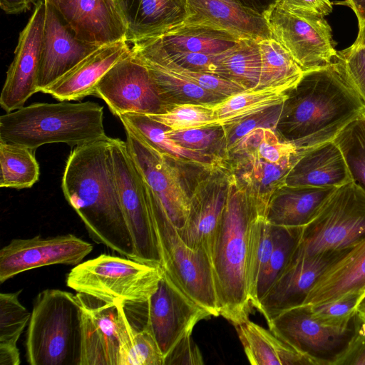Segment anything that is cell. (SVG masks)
<instances>
[{"mask_svg": "<svg viewBox=\"0 0 365 365\" xmlns=\"http://www.w3.org/2000/svg\"><path fill=\"white\" fill-rule=\"evenodd\" d=\"M119 315L118 365H164L163 355L152 334L130 321L124 304L118 303Z\"/></svg>", "mask_w": 365, "mask_h": 365, "instance_id": "obj_35", "label": "cell"}, {"mask_svg": "<svg viewBox=\"0 0 365 365\" xmlns=\"http://www.w3.org/2000/svg\"><path fill=\"white\" fill-rule=\"evenodd\" d=\"M273 3L291 13L320 17L329 15L333 10L330 0H274Z\"/></svg>", "mask_w": 365, "mask_h": 365, "instance_id": "obj_48", "label": "cell"}, {"mask_svg": "<svg viewBox=\"0 0 365 365\" xmlns=\"http://www.w3.org/2000/svg\"><path fill=\"white\" fill-rule=\"evenodd\" d=\"M337 188L284 185L272 198L265 219L275 227H304Z\"/></svg>", "mask_w": 365, "mask_h": 365, "instance_id": "obj_28", "label": "cell"}, {"mask_svg": "<svg viewBox=\"0 0 365 365\" xmlns=\"http://www.w3.org/2000/svg\"><path fill=\"white\" fill-rule=\"evenodd\" d=\"M186 2L188 15L183 26L210 27L242 39L270 38L262 13L237 0H186Z\"/></svg>", "mask_w": 365, "mask_h": 365, "instance_id": "obj_22", "label": "cell"}, {"mask_svg": "<svg viewBox=\"0 0 365 365\" xmlns=\"http://www.w3.org/2000/svg\"><path fill=\"white\" fill-rule=\"evenodd\" d=\"M348 249L314 256L296 250L289 263L259 301L257 309L267 322L285 310L304 304L324 271Z\"/></svg>", "mask_w": 365, "mask_h": 365, "instance_id": "obj_19", "label": "cell"}, {"mask_svg": "<svg viewBox=\"0 0 365 365\" xmlns=\"http://www.w3.org/2000/svg\"><path fill=\"white\" fill-rule=\"evenodd\" d=\"M153 38L167 51L207 54L220 53L242 39L230 33L202 26H183Z\"/></svg>", "mask_w": 365, "mask_h": 365, "instance_id": "obj_31", "label": "cell"}, {"mask_svg": "<svg viewBox=\"0 0 365 365\" xmlns=\"http://www.w3.org/2000/svg\"><path fill=\"white\" fill-rule=\"evenodd\" d=\"M129 128L150 145L175 158L190 162L203 169L226 162L212 154L185 148L168 137L167 128L145 114L125 113L118 116Z\"/></svg>", "mask_w": 365, "mask_h": 365, "instance_id": "obj_30", "label": "cell"}, {"mask_svg": "<svg viewBox=\"0 0 365 365\" xmlns=\"http://www.w3.org/2000/svg\"><path fill=\"white\" fill-rule=\"evenodd\" d=\"M81 41L101 46L126 41L127 23L119 0H43Z\"/></svg>", "mask_w": 365, "mask_h": 365, "instance_id": "obj_18", "label": "cell"}, {"mask_svg": "<svg viewBox=\"0 0 365 365\" xmlns=\"http://www.w3.org/2000/svg\"><path fill=\"white\" fill-rule=\"evenodd\" d=\"M225 163L202 169L192 188L187 220L178 230L188 246L208 255L227 199L231 172Z\"/></svg>", "mask_w": 365, "mask_h": 365, "instance_id": "obj_15", "label": "cell"}, {"mask_svg": "<svg viewBox=\"0 0 365 365\" xmlns=\"http://www.w3.org/2000/svg\"><path fill=\"white\" fill-rule=\"evenodd\" d=\"M364 293H352L330 302L309 305L312 315L324 325L346 328L352 323L358 304Z\"/></svg>", "mask_w": 365, "mask_h": 365, "instance_id": "obj_44", "label": "cell"}, {"mask_svg": "<svg viewBox=\"0 0 365 365\" xmlns=\"http://www.w3.org/2000/svg\"><path fill=\"white\" fill-rule=\"evenodd\" d=\"M243 5L262 13L274 0H237Z\"/></svg>", "mask_w": 365, "mask_h": 365, "instance_id": "obj_53", "label": "cell"}, {"mask_svg": "<svg viewBox=\"0 0 365 365\" xmlns=\"http://www.w3.org/2000/svg\"><path fill=\"white\" fill-rule=\"evenodd\" d=\"M36 0H0L1 9L7 14H18L29 10Z\"/></svg>", "mask_w": 365, "mask_h": 365, "instance_id": "obj_51", "label": "cell"}, {"mask_svg": "<svg viewBox=\"0 0 365 365\" xmlns=\"http://www.w3.org/2000/svg\"><path fill=\"white\" fill-rule=\"evenodd\" d=\"M297 151L292 143L281 140L275 130L262 127L254 129L242 138L229 151L227 158L233 155H249L277 163Z\"/></svg>", "mask_w": 365, "mask_h": 365, "instance_id": "obj_39", "label": "cell"}, {"mask_svg": "<svg viewBox=\"0 0 365 365\" xmlns=\"http://www.w3.org/2000/svg\"><path fill=\"white\" fill-rule=\"evenodd\" d=\"M257 216L259 215L245 189L231 173L227 202L209 256L220 316L232 324L248 319L252 307L247 281V257L250 226Z\"/></svg>", "mask_w": 365, "mask_h": 365, "instance_id": "obj_3", "label": "cell"}, {"mask_svg": "<svg viewBox=\"0 0 365 365\" xmlns=\"http://www.w3.org/2000/svg\"><path fill=\"white\" fill-rule=\"evenodd\" d=\"M162 273L160 265L101 254L76 265L66 283L76 292L125 306L147 302L156 291Z\"/></svg>", "mask_w": 365, "mask_h": 365, "instance_id": "obj_6", "label": "cell"}, {"mask_svg": "<svg viewBox=\"0 0 365 365\" xmlns=\"http://www.w3.org/2000/svg\"><path fill=\"white\" fill-rule=\"evenodd\" d=\"M275 227L265 217L257 216L249 230L247 257V281L253 307L257 306V290L260 276L269 259L274 247Z\"/></svg>", "mask_w": 365, "mask_h": 365, "instance_id": "obj_38", "label": "cell"}, {"mask_svg": "<svg viewBox=\"0 0 365 365\" xmlns=\"http://www.w3.org/2000/svg\"><path fill=\"white\" fill-rule=\"evenodd\" d=\"M31 365H80L81 309L76 294L46 289L34 299L26 335Z\"/></svg>", "mask_w": 365, "mask_h": 365, "instance_id": "obj_5", "label": "cell"}, {"mask_svg": "<svg viewBox=\"0 0 365 365\" xmlns=\"http://www.w3.org/2000/svg\"><path fill=\"white\" fill-rule=\"evenodd\" d=\"M365 237V193L353 182L331 195L304 227L297 251L317 255L348 249Z\"/></svg>", "mask_w": 365, "mask_h": 365, "instance_id": "obj_8", "label": "cell"}, {"mask_svg": "<svg viewBox=\"0 0 365 365\" xmlns=\"http://www.w3.org/2000/svg\"><path fill=\"white\" fill-rule=\"evenodd\" d=\"M126 143L145 183L148 197L181 229L188 215L192 188L177 165L179 160L150 145L128 128Z\"/></svg>", "mask_w": 365, "mask_h": 365, "instance_id": "obj_13", "label": "cell"}, {"mask_svg": "<svg viewBox=\"0 0 365 365\" xmlns=\"http://www.w3.org/2000/svg\"><path fill=\"white\" fill-rule=\"evenodd\" d=\"M356 312L361 316L365 317V293L358 304Z\"/></svg>", "mask_w": 365, "mask_h": 365, "instance_id": "obj_55", "label": "cell"}, {"mask_svg": "<svg viewBox=\"0 0 365 365\" xmlns=\"http://www.w3.org/2000/svg\"><path fill=\"white\" fill-rule=\"evenodd\" d=\"M93 249L92 244L73 234L13 239L0 250V283L21 272L44 266H76Z\"/></svg>", "mask_w": 365, "mask_h": 365, "instance_id": "obj_16", "label": "cell"}, {"mask_svg": "<svg viewBox=\"0 0 365 365\" xmlns=\"http://www.w3.org/2000/svg\"><path fill=\"white\" fill-rule=\"evenodd\" d=\"M95 96L102 98L117 116L125 113L155 115L171 108L148 68L131 52L104 75Z\"/></svg>", "mask_w": 365, "mask_h": 365, "instance_id": "obj_14", "label": "cell"}, {"mask_svg": "<svg viewBox=\"0 0 365 365\" xmlns=\"http://www.w3.org/2000/svg\"><path fill=\"white\" fill-rule=\"evenodd\" d=\"M110 145L118 196L134 245V260L162 266L144 179L126 142L110 138Z\"/></svg>", "mask_w": 365, "mask_h": 365, "instance_id": "obj_9", "label": "cell"}, {"mask_svg": "<svg viewBox=\"0 0 365 365\" xmlns=\"http://www.w3.org/2000/svg\"><path fill=\"white\" fill-rule=\"evenodd\" d=\"M164 51L172 60L182 67L194 71L215 74V59L218 53L207 54L186 51H167L165 49Z\"/></svg>", "mask_w": 365, "mask_h": 365, "instance_id": "obj_47", "label": "cell"}, {"mask_svg": "<svg viewBox=\"0 0 365 365\" xmlns=\"http://www.w3.org/2000/svg\"><path fill=\"white\" fill-rule=\"evenodd\" d=\"M262 14L270 37L291 55L304 73L332 64L338 51L324 17L287 11L274 3Z\"/></svg>", "mask_w": 365, "mask_h": 365, "instance_id": "obj_11", "label": "cell"}, {"mask_svg": "<svg viewBox=\"0 0 365 365\" xmlns=\"http://www.w3.org/2000/svg\"><path fill=\"white\" fill-rule=\"evenodd\" d=\"M361 292H365V237L327 267L304 304L315 305Z\"/></svg>", "mask_w": 365, "mask_h": 365, "instance_id": "obj_26", "label": "cell"}, {"mask_svg": "<svg viewBox=\"0 0 365 365\" xmlns=\"http://www.w3.org/2000/svg\"><path fill=\"white\" fill-rule=\"evenodd\" d=\"M343 4L354 12L359 28L365 26V0H345Z\"/></svg>", "mask_w": 365, "mask_h": 365, "instance_id": "obj_52", "label": "cell"}, {"mask_svg": "<svg viewBox=\"0 0 365 365\" xmlns=\"http://www.w3.org/2000/svg\"><path fill=\"white\" fill-rule=\"evenodd\" d=\"M365 106L334 62L304 73L288 91L276 132L298 150L332 140Z\"/></svg>", "mask_w": 365, "mask_h": 365, "instance_id": "obj_2", "label": "cell"}, {"mask_svg": "<svg viewBox=\"0 0 365 365\" xmlns=\"http://www.w3.org/2000/svg\"><path fill=\"white\" fill-rule=\"evenodd\" d=\"M288 91L280 88L245 90L212 105L219 126H228L282 105Z\"/></svg>", "mask_w": 365, "mask_h": 365, "instance_id": "obj_33", "label": "cell"}, {"mask_svg": "<svg viewBox=\"0 0 365 365\" xmlns=\"http://www.w3.org/2000/svg\"><path fill=\"white\" fill-rule=\"evenodd\" d=\"M130 52V43L125 40L101 45L41 92L60 101H77L95 95L101 79Z\"/></svg>", "mask_w": 365, "mask_h": 365, "instance_id": "obj_23", "label": "cell"}, {"mask_svg": "<svg viewBox=\"0 0 365 365\" xmlns=\"http://www.w3.org/2000/svg\"></svg>", "mask_w": 365, "mask_h": 365, "instance_id": "obj_56", "label": "cell"}, {"mask_svg": "<svg viewBox=\"0 0 365 365\" xmlns=\"http://www.w3.org/2000/svg\"><path fill=\"white\" fill-rule=\"evenodd\" d=\"M61 187L95 242L135 259L133 239L118 196L110 137L76 145L71 150Z\"/></svg>", "mask_w": 365, "mask_h": 365, "instance_id": "obj_1", "label": "cell"}, {"mask_svg": "<svg viewBox=\"0 0 365 365\" xmlns=\"http://www.w3.org/2000/svg\"><path fill=\"white\" fill-rule=\"evenodd\" d=\"M304 150H298L277 163L249 155L228 157L229 168L245 189L259 216L265 217L269 204L277 191L285 185L286 178ZM226 161V162H227Z\"/></svg>", "mask_w": 365, "mask_h": 365, "instance_id": "obj_24", "label": "cell"}, {"mask_svg": "<svg viewBox=\"0 0 365 365\" xmlns=\"http://www.w3.org/2000/svg\"><path fill=\"white\" fill-rule=\"evenodd\" d=\"M257 41L261 54V72L256 89L280 88L289 91L294 88L304 72L289 52L271 37Z\"/></svg>", "mask_w": 365, "mask_h": 365, "instance_id": "obj_34", "label": "cell"}, {"mask_svg": "<svg viewBox=\"0 0 365 365\" xmlns=\"http://www.w3.org/2000/svg\"><path fill=\"white\" fill-rule=\"evenodd\" d=\"M202 364V354L193 341L192 334L179 341L164 360V365Z\"/></svg>", "mask_w": 365, "mask_h": 365, "instance_id": "obj_50", "label": "cell"}, {"mask_svg": "<svg viewBox=\"0 0 365 365\" xmlns=\"http://www.w3.org/2000/svg\"><path fill=\"white\" fill-rule=\"evenodd\" d=\"M258 40L241 39L230 48L218 53L215 74L232 81L245 90L256 89L261 72Z\"/></svg>", "mask_w": 365, "mask_h": 365, "instance_id": "obj_32", "label": "cell"}, {"mask_svg": "<svg viewBox=\"0 0 365 365\" xmlns=\"http://www.w3.org/2000/svg\"><path fill=\"white\" fill-rule=\"evenodd\" d=\"M351 181L344 156L332 140L304 150L288 173L285 185L339 187Z\"/></svg>", "mask_w": 365, "mask_h": 365, "instance_id": "obj_27", "label": "cell"}, {"mask_svg": "<svg viewBox=\"0 0 365 365\" xmlns=\"http://www.w3.org/2000/svg\"><path fill=\"white\" fill-rule=\"evenodd\" d=\"M354 322V336L338 365H365V317L356 312Z\"/></svg>", "mask_w": 365, "mask_h": 365, "instance_id": "obj_49", "label": "cell"}, {"mask_svg": "<svg viewBox=\"0 0 365 365\" xmlns=\"http://www.w3.org/2000/svg\"><path fill=\"white\" fill-rule=\"evenodd\" d=\"M127 23L126 41L161 36L182 26L187 18L186 0H119Z\"/></svg>", "mask_w": 365, "mask_h": 365, "instance_id": "obj_25", "label": "cell"}, {"mask_svg": "<svg viewBox=\"0 0 365 365\" xmlns=\"http://www.w3.org/2000/svg\"><path fill=\"white\" fill-rule=\"evenodd\" d=\"M98 46L78 39L58 13L45 3L38 91L41 92Z\"/></svg>", "mask_w": 365, "mask_h": 365, "instance_id": "obj_21", "label": "cell"}, {"mask_svg": "<svg viewBox=\"0 0 365 365\" xmlns=\"http://www.w3.org/2000/svg\"><path fill=\"white\" fill-rule=\"evenodd\" d=\"M148 200L160 245L162 267L188 297L211 316H220L209 255L202 249L188 246L164 210Z\"/></svg>", "mask_w": 365, "mask_h": 365, "instance_id": "obj_7", "label": "cell"}, {"mask_svg": "<svg viewBox=\"0 0 365 365\" xmlns=\"http://www.w3.org/2000/svg\"><path fill=\"white\" fill-rule=\"evenodd\" d=\"M127 312L140 319L141 329L155 338L165 358L177 344L192 334L195 326L211 317L188 297L163 269L155 293L145 302L125 306Z\"/></svg>", "mask_w": 365, "mask_h": 365, "instance_id": "obj_10", "label": "cell"}, {"mask_svg": "<svg viewBox=\"0 0 365 365\" xmlns=\"http://www.w3.org/2000/svg\"><path fill=\"white\" fill-rule=\"evenodd\" d=\"M245 355L253 365H312L311 362L269 329L249 318L233 324Z\"/></svg>", "mask_w": 365, "mask_h": 365, "instance_id": "obj_29", "label": "cell"}, {"mask_svg": "<svg viewBox=\"0 0 365 365\" xmlns=\"http://www.w3.org/2000/svg\"><path fill=\"white\" fill-rule=\"evenodd\" d=\"M21 289L0 294V365H19L20 352L17 347L31 312L20 302Z\"/></svg>", "mask_w": 365, "mask_h": 365, "instance_id": "obj_36", "label": "cell"}, {"mask_svg": "<svg viewBox=\"0 0 365 365\" xmlns=\"http://www.w3.org/2000/svg\"><path fill=\"white\" fill-rule=\"evenodd\" d=\"M333 140L344 156L352 181L365 193V112L350 121Z\"/></svg>", "mask_w": 365, "mask_h": 365, "instance_id": "obj_40", "label": "cell"}, {"mask_svg": "<svg viewBox=\"0 0 365 365\" xmlns=\"http://www.w3.org/2000/svg\"><path fill=\"white\" fill-rule=\"evenodd\" d=\"M334 63L365 106V46L354 42L338 51Z\"/></svg>", "mask_w": 365, "mask_h": 365, "instance_id": "obj_45", "label": "cell"}, {"mask_svg": "<svg viewBox=\"0 0 365 365\" xmlns=\"http://www.w3.org/2000/svg\"><path fill=\"white\" fill-rule=\"evenodd\" d=\"M354 42L365 46V26L359 28L358 34Z\"/></svg>", "mask_w": 365, "mask_h": 365, "instance_id": "obj_54", "label": "cell"}, {"mask_svg": "<svg viewBox=\"0 0 365 365\" xmlns=\"http://www.w3.org/2000/svg\"><path fill=\"white\" fill-rule=\"evenodd\" d=\"M211 106L179 103L163 113L147 115L173 131L219 126Z\"/></svg>", "mask_w": 365, "mask_h": 365, "instance_id": "obj_42", "label": "cell"}, {"mask_svg": "<svg viewBox=\"0 0 365 365\" xmlns=\"http://www.w3.org/2000/svg\"><path fill=\"white\" fill-rule=\"evenodd\" d=\"M166 133L168 137L185 148L212 154L227 160L225 131L223 126L180 131L167 129Z\"/></svg>", "mask_w": 365, "mask_h": 365, "instance_id": "obj_43", "label": "cell"}, {"mask_svg": "<svg viewBox=\"0 0 365 365\" xmlns=\"http://www.w3.org/2000/svg\"><path fill=\"white\" fill-rule=\"evenodd\" d=\"M267 324L273 334L306 357L312 365H338L356 331L354 318L346 328L328 327L312 317L310 306L307 304L279 313Z\"/></svg>", "mask_w": 365, "mask_h": 365, "instance_id": "obj_12", "label": "cell"}, {"mask_svg": "<svg viewBox=\"0 0 365 365\" xmlns=\"http://www.w3.org/2000/svg\"><path fill=\"white\" fill-rule=\"evenodd\" d=\"M45 21V3L37 0L26 25L20 32L14 56L6 72L0 105L6 113L24 106L37 88Z\"/></svg>", "mask_w": 365, "mask_h": 365, "instance_id": "obj_17", "label": "cell"}, {"mask_svg": "<svg viewBox=\"0 0 365 365\" xmlns=\"http://www.w3.org/2000/svg\"><path fill=\"white\" fill-rule=\"evenodd\" d=\"M96 102L36 103L0 117V140L31 150L53 143L79 145L106 138Z\"/></svg>", "mask_w": 365, "mask_h": 365, "instance_id": "obj_4", "label": "cell"}, {"mask_svg": "<svg viewBox=\"0 0 365 365\" xmlns=\"http://www.w3.org/2000/svg\"><path fill=\"white\" fill-rule=\"evenodd\" d=\"M0 187H31L38 180L40 168L34 150L0 140Z\"/></svg>", "mask_w": 365, "mask_h": 365, "instance_id": "obj_37", "label": "cell"}, {"mask_svg": "<svg viewBox=\"0 0 365 365\" xmlns=\"http://www.w3.org/2000/svg\"><path fill=\"white\" fill-rule=\"evenodd\" d=\"M302 230L303 227H275L272 252L258 282L257 306L260 299L292 259L299 245Z\"/></svg>", "mask_w": 365, "mask_h": 365, "instance_id": "obj_41", "label": "cell"}, {"mask_svg": "<svg viewBox=\"0 0 365 365\" xmlns=\"http://www.w3.org/2000/svg\"><path fill=\"white\" fill-rule=\"evenodd\" d=\"M283 104L271 108L232 125L223 126L225 131L227 155L229 151L242 138L254 129L263 127L270 128L276 130L282 112Z\"/></svg>", "mask_w": 365, "mask_h": 365, "instance_id": "obj_46", "label": "cell"}, {"mask_svg": "<svg viewBox=\"0 0 365 365\" xmlns=\"http://www.w3.org/2000/svg\"><path fill=\"white\" fill-rule=\"evenodd\" d=\"M81 309L80 365H118V303L76 294Z\"/></svg>", "mask_w": 365, "mask_h": 365, "instance_id": "obj_20", "label": "cell"}]
</instances>
